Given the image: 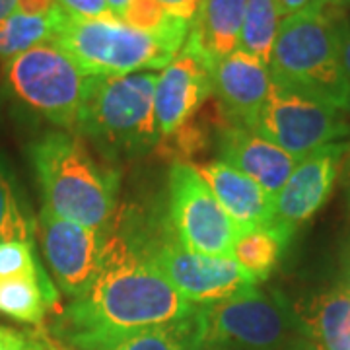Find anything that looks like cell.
I'll return each mask as SVG.
<instances>
[{
  "instance_id": "cell-23",
  "label": "cell",
  "mask_w": 350,
  "mask_h": 350,
  "mask_svg": "<svg viewBox=\"0 0 350 350\" xmlns=\"http://www.w3.org/2000/svg\"><path fill=\"white\" fill-rule=\"evenodd\" d=\"M138 31H144L152 38L160 39L177 55L183 47L189 33L187 22L175 18L163 8L158 0H131L123 16L119 18Z\"/></svg>"
},
{
  "instance_id": "cell-9",
  "label": "cell",
  "mask_w": 350,
  "mask_h": 350,
  "mask_svg": "<svg viewBox=\"0 0 350 350\" xmlns=\"http://www.w3.org/2000/svg\"><path fill=\"white\" fill-rule=\"evenodd\" d=\"M251 131L301 160L325 144L350 137V123L342 111L321 101L273 86Z\"/></svg>"
},
{
  "instance_id": "cell-40",
  "label": "cell",
  "mask_w": 350,
  "mask_h": 350,
  "mask_svg": "<svg viewBox=\"0 0 350 350\" xmlns=\"http://www.w3.org/2000/svg\"><path fill=\"white\" fill-rule=\"evenodd\" d=\"M345 113L349 115V119H350V94H349V100H347V105H345Z\"/></svg>"
},
{
  "instance_id": "cell-7",
  "label": "cell",
  "mask_w": 350,
  "mask_h": 350,
  "mask_svg": "<svg viewBox=\"0 0 350 350\" xmlns=\"http://www.w3.org/2000/svg\"><path fill=\"white\" fill-rule=\"evenodd\" d=\"M4 82L16 100L53 125L76 129L88 76L55 41L4 61Z\"/></svg>"
},
{
  "instance_id": "cell-35",
  "label": "cell",
  "mask_w": 350,
  "mask_h": 350,
  "mask_svg": "<svg viewBox=\"0 0 350 350\" xmlns=\"http://www.w3.org/2000/svg\"><path fill=\"white\" fill-rule=\"evenodd\" d=\"M105 2H107V6H109V10L115 18H121L126 10V6L131 4V0H105Z\"/></svg>"
},
{
  "instance_id": "cell-13",
  "label": "cell",
  "mask_w": 350,
  "mask_h": 350,
  "mask_svg": "<svg viewBox=\"0 0 350 350\" xmlns=\"http://www.w3.org/2000/svg\"><path fill=\"white\" fill-rule=\"evenodd\" d=\"M213 68L187 53H179L162 68L154 94L158 137H167L185 125L213 96Z\"/></svg>"
},
{
  "instance_id": "cell-27",
  "label": "cell",
  "mask_w": 350,
  "mask_h": 350,
  "mask_svg": "<svg viewBox=\"0 0 350 350\" xmlns=\"http://www.w3.org/2000/svg\"><path fill=\"white\" fill-rule=\"evenodd\" d=\"M59 6L78 20H98L113 16L105 0H59Z\"/></svg>"
},
{
  "instance_id": "cell-15",
  "label": "cell",
  "mask_w": 350,
  "mask_h": 350,
  "mask_svg": "<svg viewBox=\"0 0 350 350\" xmlns=\"http://www.w3.org/2000/svg\"><path fill=\"white\" fill-rule=\"evenodd\" d=\"M216 150L220 162L251 177L273 197L284 187L298 163L294 156L257 135L255 131L232 123L218 131Z\"/></svg>"
},
{
  "instance_id": "cell-28",
  "label": "cell",
  "mask_w": 350,
  "mask_h": 350,
  "mask_svg": "<svg viewBox=\"0 0 350 350\" xmlns=\"http://www.w3.org/2000/svg\"><path fill=\"white\" fill-rule=\"evenodd\" d=\"M335 29H337V45H338V59L342 64V70L347 75V80L350 82V27L345 18H335Z\"/></svg>"
},
{
  "instance_id": "cell-33",
  "label": "cell",
  "mask_w": 350,
  "mask_h": 350,
  "mask_svg": "<svg viewBox=\"0 0 350 350\" xmlns=\"http://www.w3.org/2000/svg\"><path fill=\"white\" fill-rule=\"evenodd\" d=\"M22 350H57L47 338L36 337V335H24V347Z\"/></svg>"
},
{
  "instance_id": "cell-25",
  "label": "cell",
  "mask_w": 350,
  "mask_h": 350,
  "mask_svg": "<svg viewBox=\"0 0 350 350\" xmlns=\"http://www.w3.org/2000/svg\"><path fill=\"white\" fill-rule=\"evenodd\" d=\"M36 224L29 216L16 177L8 162L0 156V243L29 241L33 243Z\"/></svg>"
},
{
  "instance_id": "cell-41",
  "label": "cell",
  "mask_w": 350,
  "mask_h": 350,
  "mask_svg": "<svg viewBox=\"0 0 350 350\" xmlns=\"http://www.w3.org/2000/svg\"><path fill=\"white\" fill-rule=\"evenodd\" d=\"M347 24H349V27H350V4H349V18H347Z\"/></svg>"
},
{
  "instance_id": "cell-21",
  "label": "cell",
  "mask_w": 350,
  "mask_h": 350,
  "mask_svg": "<svg viewBox=\"0 0 350 350\" xmlns=\"http://www.w3.org/2000/svg\"><path fill=\"white\" fill-rule=\"evenodd\" d=\"M288 243L290 238L276 228H257L239 236L234 247V259L259 284L275 271Z\"/></svg>"
},
{
  "instance_id": "cell-29",
  "label": "cell",
  "mask_w": 350,
  "mask_h": 350,
  "mask_svg": "<svg viewBox=\"0 0 350 350\" xmlns=\"http://www.w3.org/2000/svg\"><path fill=\"white\" fill-rule=\"evenodd\" d=\"M158 2L172 16L187 22V24L193 22V18L197 16L200 4H202V0H158Z\"/></svg>"
},
{
  "instance_id": "cell-16",
  "label": "cell",
  "mask_w": 350,
  "mask_h": 350,
  "mask_svg": "<svg viewBox=\"0 0 350 350\" xmlns=\"http://www.w3.org/2000/svg\"><path fill=\"white\" fill-rule=\"evenodd\" d=\"M195 170L206 181L216 200L241 234L271 226L275 197L269 195L251 177L220 160L202 162L195 165Z\"/></svg>"
},
{
  "instance_id": "cell-4",
  "label": "cell",
  "mask_w": 350,
  "mask_h": 350,
  "mask_svg": "<svg viewBox=\"0 0 350 350\" xmlns=\"http://www.w3.org/2000/svg\"><path fill=\"white\" fill-rule=\"evenodd\" d=\"M158 75L88 76L76 129L111 152L150 150L160 142L154 117Z\"/></svg>"
},
{
  "instance_id": "cell-6",
  "label": "cell",
  "mask_w": 350,
  "mask_h": 350,
  "mask_svg": "<svg viewBox=\"0 0 350 350\" xmlns=\"http://www.w3.org/2000/svg\"><path fill=\"white\" fill-rule=\"evenodd\" d=\"M53 41L86 76H125L165 68L177 57L160 39L119 18L78 20L59 6Z\"/></svg>"
},
{
  "instance_id": "cell-8",
  "label": "cell",
  "mask_w": 350,
  "mask_h": 350,
  "mask_svg": "<svg viewBox=\"0 0 350 350\" xmlns=\"http://www.w3.org/2000/svg\"><path fill=\"white\" fill-rule=\"evenodd\" d=\"M170 220L189 251L234 257L241 232L191 163H174L170 170Z\"/></svg>"
},
{
  "instance_id": "cell-32",
  "label": "cell",
  "mask_w": 350,
  "mask_h": 350,
  "mask_svg": "<svg viewBox=\"0 0 350 350\" xmlns=\"http://www.w3.org/2000/svg\"><path fill=\"white\" fill-rule=\"evenodd\" d=\"M24 347V333L0 327V350H22Z\"/></svg>"
},
{
  "instance_id": "cell-11",
  "label": "cell",
  "mask_w": 350,
  "mask_h": 350,
  "mask_svg": "<svg viewBox=\"0 0 350 350\" xmlns=\"http://www.w3.org/2000/svg\"><path fill=\"white\" fill-rule=\"evenodd\" d=\"M38 228L43 255L59 286L75 300L84 296L105 265L109 238L103 232L61 218L47 206L39 213Z\"/></svg>"
},
{
  "instance_id": "cell-24",
  "label": "cell",
  "mask_w": 350,
  "mask_h": 350,
  "mask_svg": "<svg viewBox=\"0 0 350 350\" xmlns=\"http://www.w3.org/2000/svg\"><path fill=\"white\" fill-rule=\"evenodd\" d=\"M57 10L45 16H27L14 12L6 20L0 22V61H8L25 51L33 49L41 43L53 41L55 25H57Z\"/></svg>"
},
{
  "instance_id": "cell-36",
  "label": "cell",
  "mask_w": 350,
  "mask_h": 350,
  "mask_svg": "<svg viewBox=\"0 0 350 350\" xmlns=\"http://www.w3.org/2000/svg\"><path fill=\"white\" fill-rule=\"evenodd\" d=\"M18 0H0V22L16 12Z\"/></svg>"
},
{
  "instance_id": "cell-37",
  "label": "cell",
  "mask_w": 350,
  "mask_h": 350,
  "mask_svg": "<svg viewBox=\"0 0 350 350\" xmlns=\"http://www.w3.org/2000/svg\"><path fill=\"white\" fill-rule=\"evenodd\" d=\"M340 175H342V183L345 181H350V144L347 152H345V158H342V163H340Z\"/></svg>"
},
{
  "instance_id": "cell-14",
  "label": "cell",
  "mask_w": 350,
  "mask_h": 350,
  "mask_svg": "<svg viewBox=\"0 0 350 350\" xmlns=\"http://www.w3.org/2000/svg\"><path fill=\"white\" fill-rule=\"evenodd\" d=\"M271 90L269 66L243 51H234L214 68L213 96L232 125L253 129Z\"/></svg>"
},
{
  "instance_id": "cell-38",
  "label": "cell",
  "mask_w": 350,
  "mask_h": 350,
  "mask_svg": "<svg viewBox=\"0 0 350 350\" xmlns=\"http://www.w3.org/2000/svg\"><path fill=\"white\" fill-rule=\"evenodd\" d=\"M195 350H224V349H218V347H208V345H199Z\"/></svg>"
},
{
  "instance_id": "cell-20",
  "label": "cell",
  "mask_w": 350,
  "mask_h": 350,
  "mask_svg": "<svg viewBox=\"0 0 350 350\" xmlns=\"http://www.w3.org/2000/svg\"><path fill=\"white\" fill-rule=\"evenodd\" d=\"M59 301L55 286H47L38 278L10 276L0 278V313L20 323L39 325L49 308Z\"/></svg>"
},
{
  "instance_id": "cell-12",
  "label": "cell",
  "mask_w": 350,
  "mask_h": 350,
  "mask_svg": "<svg viewBox=\"0 0 350 350\" xmlns=\"http://www.w3.org/2000/svg\"><path fill=\"white\" fill-rule=\"evenodd\" d=\"M347 148V142H333L298 160L284 187L275 197L271 228L292 239L298 226L308 222L325 204L340 174Z\"/></svg>"
},
{
  "instance_id": "cell-18",
  "label": "cell",
  "mask_w": 350,
  "mask_h": 350,
  "mask_svg": "<svg viewBox=\"0 0 350 350\" xmlns=\"http://www.w3.org/2000/svg\"><path fill=\"white\" fill-rule=\"evenodd\" d=\"M296 313L317 349L350 350V298L342 288L317 294L306 312Z\"/></svg>"
},
{
  "instance_id": "cell-10",
  "label": "cell",
  "mask_w": 350,
  "mask_h": 350,
  "mask_svg": "<svg viewBox=\"0 0 350 350\" xmlns=\"http://www.w3.org/2000/svg\"><path fill=\"white\" fill-rule=\"evenodd\" d=\"M144 257L193 306L228 300L257 286L234 257H206L177 241H163Z\"/></svg>"
},
{
  "instance_id": "cell-22",
  "label": "cell",
  "mask_w": 350,
  "mask_h": 350,
  "mask_svg": "<svg viewBox=\"0 0 350 350\" xmlns=\"http://www.w3.org/2000/svg\"><path fill=\"white\" fill-rule=\"evenodd\" d=\"M280 22L282 16L275 0H247L238 49L269 66Z\"/></svg>"
},
{
  "instance_id": "cell-2",
  "label": "cell",
  "mask_w": 350,
  "mask_h": 350,
  "mask_svg": "<svg viewBox=\"0 0 350 350\" xmlns=\"http://www.w3.org/2000/svg\"><path fill=\"white\" fill-rule=\"evenodd\" d=\"M29 160L49 211L103 232L117 204L119 174L101 165L78 137L53 131L29 144Z\"/></svg>"
},
{
  "instance_id": "cell-1",
  "label": "cell",
  "mask_w": 350,
  "mask_h": 350,
  "mask_svg": "<svg viewBox=\"0 0 350 350\" xmlns=\"http://www.w3.org/2000/svg\"><path fill=\"white\" fill-rule=\"evenodd\" d=\"M197 308L144 255L109 238L98 280L64 313V333L75 349L88 350L101 340L183 319Z\"/></svg>"
},
{
  "instance_id": "cell-5",
  "label": "cell",
  "mask_w": 350,
  "mask_h": 350,
  "mask_svg": "<svg viewBox=\"0 0 350 350\" xmlns=\"http://www.w3.org/2000/svg\"><path fill=\"white\" fill-rule=\"evenodd\" d=\"M200 345L224 350H308L315 347L298 313L280 294L245 290L228 300L199 306Z\"/></svg>"
},
{
  "instance_id": "cell-17",
  "label": "cell",
  "mask_w": 350,
  "mask_h": 350,
  "mask_svg": "<svg viewBox=\"0 0 350 350\" xmlns=\"http://www.w3.org/2000/svg\"><path fill=\"white\" fill-rule=\"evenodd\" d=\"M247 0H202L179 53L197 57L208 68L239 47Z\"/></svg>"
},
{
  "instance_id": "cell-42",
  "label": "cell",
  "mask_w": 350,
  "mask_h": 350,
  "mask_svg": "<svg viewBox=\"0 0 350 350\" xmlns=\"http://www.w3.org/2000/svg\"><path fill=\"white\" fill-rule=\"evenodd\" d=\"M308 350H319L317 347H312V349H308Z\"/></svg>"
},
{
  "instance_id": "cell-34",
  "label": "cell",
  "mask_w": 350,
  "mask_h": 350,
  "mask_svg": "<svg viewBox=\"0 0 350 350\" xmlns=\"http://www.w3.org/2000/svg\"><path fill=\"white\" fill-rule=\"evenodd\" d=\"M340 288L345 290V294L350 298V250L342 262V275H340Z\"/></svg>"
},
{
  "instance_id": "cell-30",
  "label": "cell",
  "mask_w": 350,
  "mask_h": 350,
  "mask_svg": "<svg viewBox=\"0 0 350 350\" xmlns=\"http://www.w3.org/2000/svg\"><path fill=\"white\" fill-rule=\"evenodd\" d=\"M275 4L282 18H290V16H296V14L321 8L317 0H275Z\"/></svg>"
},
{
  "instance_id": "cell-19",
  "label": "cell",
  "mask_w": 350,
  "mask_h": 350,
  "mask_svg": "<svg viewBox=\"0 0 350 350\" xmlns=\"http://www.w3.org/2000/svg\"><path fill=\"white\" fill-rule=\"evenodd\" d=\"M202 340L199 308L183 319L101 340L88 350H195Z\"/></svg>"
},
{
  "instance_id": "cell-39",
  "label": "cell",
  "mask_w": 350,
  "mask_h": 350,
  "mask_svg": "<svg viewBox=\"0 0 350 350\" xmlns=\"http://www.w3.org/2000/svg\"><path fill=\"white\" fill-rule=\"evenodd\" d=\"M345 193H347V200L350 204V181H345Z\"/></svg>"
},
{
  "instance_id": "cell-26",
  "label": "cell",
  "mask_w": 350,
  "mask_h": 350,
  "mask_svg": "<svg viewBox=\"0 0 350 350\" xmlns=\"http://www.w3.org/2000/svg\"><path fill=\"white\" fill-rule=\"evenodd\" d=\"M10 276L38 278L43 284L53 286L51 278L36 257L33 243L29 241L0 243V278H10Z\"/></svg>"
},
{
  "instance_id": "cell-31",
  "label": "cell",
  "mask_w": 350,
  "mask_h": 350,
  "mask_svg": "<svg viewBox=\"0 0 350 350\" xmlns=\"http://www.w3.org/2000/svg\"><path fill=\"white\" fill-rule=\"evenodd\" d=\"M59 6V0H18L16 12L27 16H45Z\"/></svg>"
},
{
  "instance_id": "cell-3",
  "label": "cell",
  "mask_w": 350,
  "mask_h": 350,
  "mask_svg": "<svg viewBox=\"0 0 350 350\" xmlns=\"http://www.w3.org/2000/svg\"><path fill=\"white\" fill-rule=\"evenodd\" d=\"M335 18L323 8L282 18L269 75L273 86L345 111L350 82L338 59Z\"/></svg>"
}]
</instances>
